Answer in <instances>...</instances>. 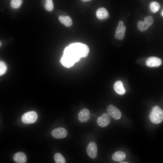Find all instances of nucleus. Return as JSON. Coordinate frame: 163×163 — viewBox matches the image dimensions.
Returning <instances> with one entry per match:
<instances>
[{
    "label": "nucleus",
    "mask_w": 163,
    "mask_h": 163,
    "mask_svg": "<svg viewBox=\"0 0 163 163\" xmlns=\"http://www.w3.org/2000/svg\"><path fill=\"white\" fill-rule=\"evenodd\" d=\"M89 51V48L86 44L80 43L72 44L64 50L60 62L63 66L69 68L81 58L86 57Z\"/></svg>",
    "instance_id": "f257e3e1"
},
{
    "label": "nucleus",
    "mask_w": 163,
    "mask_h": 163,
    "mask_svg": "<svg viewBox=\"0 0 163 163\" xmlns=\"http://www.w3.org/2000/svg\"><path fill=\"white\" fill-rule=\"evenodd\" d=\"M149 118L153 123L158 124L161 123L163 120V111L158 106H154L150 112Z\"/></svg>",
    "instance_id": "f03ea898"
},
{
    "label": "nucleus",
    "mask_w": 163,
    "mask_h": 163,
    "mask_svg": "<svg viewBox=\"0 0 163 163\" xmlns=\"http://www.w3.org/2000/svg\"><path fill=\"white\" fill-rule=\"evenodd\" d=\"M37 118L36 113L34 111H31L24 113L22 117L21 120L25 124L33 123L36 122Z\"/></svg>",
    "instance_id": "7ed1b4c3"
},
{
    "label": "nucleus",
    "mask_w": 163,
    "mask_h": 163,
    "mask_svg": "<svg viewBox=\"0 0 163 163\" xmlns=\"http://www.w3.org/2000/svg\"><path fill=\"white\" fill-rule=\"evenodd\" d=\"M107 111L109 115L115 120H119L121 117L122 114L120 110L113 105H109L107 107Z\"/></svg>",
    "instance_id": "20e7f679"
},
{
    "label": "nucleus",
    "mask_w": 163,
    "mask_h": 163,
    "mask_svg": "<svg viewBox=\"0 0 163 163\" xmlns=\"http://www.w3.org/2000/svg\"><path fill=\"white\" fill-rule=\"evenodd\" d=\"M126 30V27L123 22L122 21H120L115 30V38L119 40H123L124 37Z\"/></svg>",
    "instance_id": "39448f33"
},
{
    "label": "nucleus",
    "mask_w": 163,
    "mask_h": 163,
    "mask_svg": "<svg viewBox=\"0 0 163 163\" xmlns=\"http://www.w3.org/2000/svg\"><path fill=\"white\" fill-rule=\"evenodd\" d=\"M86 151L90 158L95 159L97 155V147L96 143L93 142H90L88 145Z\"/></svg>",
    "instance_id": "423d86ee"
},
{
    "label": "nucleus",
    "mask_w": 163,
    "mask_h": 163,
    "mask_svg": "<svg viewBox=\"0 0 163 163\" xmlns=\"http://www.w3.org/2000/svg\"><path fill=\"white\" fill-rule=\"evenodd\" d=\"M110 120V118L109 115L106 113H104L97 118V122L99 126L101 127H104L109 125Z\"/></svg>",
    "instance_id": "0eeeda50"
},
{
    "label": "nucleus",
    "mask_w": 163,
    "mask_h": 163,
    "mask_svg": "<svg viewBox=\"0 0 163 163\" xmlns=\"http://www.w3.org/2000/svg\"><path fill=\"white\" fill-rule=\"evenodd\" d=\"M78 117L81 122L82 123L87 122L91 118L90 113L87 109H83L79 112Z\"/></svg>",
    "instance_id": "6e6552de"
},
{
    "label": "nucleus",
    "mask_w": 163,
    "mask_h": 163,
    "mask_svg": "<svg viewBox=\"0 0 163 163\" xmlns=\"http://www.w3.org/2000/svg\"><path fill=\"white\" fill-rule=\"evenodd\" d=\"M51 134L54 138L61 139L65 138L67 136V132L64 128L59 127L53 130Z\"/></svg>",
    "instance_id": "1a4fd4ad"
},
{
    "label": "nucleus",
    "mask_w": 163,
    "mask_h": 163,
    "mask_svg": "<svg viewBox=\"0 0 163 163\" xmlns=\"http://www.w3.org/2000/svg\"><path fill=\"white\" fill-rule=\"evenodd\" d=\"M162 64L161 59L159 58L154 56L149 57L146 61V65L149 67L159 66Z\"/></svg>",
    "instance_id": "9d476101"
},
{
    "label": "nucleus",
    "mask_w": 163,
    "mask_h": 163,
    "mask_svg": "<svg viewBox=\"0 0 163 163\" xmlns=\"http://www.w3.org/2000/svg\"><path fill=\"white\" fill-rule=\"evenodd\" d=\"M96 14L97 17L98 19L104 20L108 17L109 14L105 8L101 7L97 9L96 11Z\"/></svg>",
    "instance_id": "9b49d317"
},
{
    "label": "nucleus",
    "mask_w": 163,
    "mask_h": 163,
    "mask_svg": "<svg viewBox=\"0 0 163 163\" xmlns=\"http://www.w3.org/2000/svg\"><path fill=\"white\" fill-rule=\"evenodd\" d=\"M113 88L115 92L119 94L123 95L126 92L122 82L121 81H117L114 85Z\"/></svg>",
    "instance_id": "f8f14e48"
},
{
    "label": "nucleus",
    "mask_w": 163,
    "mask_h": 163,
    "mask_svg": "<svg viewBox=\"0 0 163 163\" xmlns=\"http://www.w3.org/2000/svg\"><path fill=\"white\" fill-rule=\"evenodd\" d=\"M13 159L16 163H24L26 161L27 158L24 153L19 152L15 154L13 157Z\"/></svg>",
    "instance_id": "ddd939ff"
},
{
    "label": "nucleus",
    "mask_w": 163,
    "mask_h": 163,
    "mask_svg": "<svg viewBox=\"0 0 163 163\" xmlns=\"http://www.w3.org/2000/svg\"><path fill=\"white\" fill-rule=\"evenodd\" d=\"M126 156V154L124 152L121 151H118L113 153L112 158L114 161H120L124 160Z\"/></svg>",
    "instance_id": "4468645a"
},
{
    "label": "nucleus",
    "mask_w": 163,
    "mask_h": 163,
    "mask_svg": "<svg viewBox=\"0 0 163 163\" xmlns=\"http://www.w3.org/2000/svg\"><path fill=\"white\" fill-rule=\"evenodd\" d=\"M59 19L62 24L66 27H69L72 24V19L68 16L60 15L59 17Z\"/></svg>",
    "instance_id": "2eb2a0df"
},
{
    "label": "nucleus",
    "mask_w": 163,
    "mask_h": 163,
    "mask_svg": "<svg viewBox=\"0 0 163 163\" xmlns=\"http://www.w3.org/2000/svg\"><path fill=\"white\" fill-rule=\"evenodd\" d=\"M160 7L159 4L156 1H152L149 4L150 9L153 13L158 12L160 9Z\"/></svg>",
    "instance_id": "dca6fc26"
},
{
    "label": "nucleus",
    "mask_w": 163,
    "mask_h": 163,
    "mask_svg": "<svg viewBox=\"0 0 163 163\" xmlns=\"http://www.w3.org/2000/svg\"><path fill=\"white\" fill-rule=\"evenodd\" d=\"M54 159L56 163H66V160L64 157L59 153H56L54 155Z\"/></svg>",
    "instance_id": "f3484780"
},
{
    "label": "nucleus",
    "mask_w": 163,
    "mask_h": 163,
    "mask_svg": "<svg viewBox=\"0 0 163 163\" xmlns=\"http://www.w3.org/2000/svg\"><path fill=\"white\" fill-rule=\"evenodd\" d=\"M137 27L139 30L144 32L147 30L149 27L144 21H139L137 24Z\"/></svg>",
    "instance_id": "a211bd4d"
},
{
    "label": "nucleus",
    "mask_w": 163,
    "mask_h": 163,
    "mask_svg": "<svg viewBox=\"0 0 163 163\" xmlns=\"http://www.w3.org/2000/svg\"><path fill=\"white\" fill-rule=\"evenodd\" d=\"M23 0H11L10 5L14 9H17L20 7L22 3Z\"/></svg>",
    "instance_id": "6ab92c4d"
},
{
    "label": "nucleus",
    "mask_w": 163,
    "mask_h": 163,
    "mask_svg": "<svg viewBox=\"0 0 163 163\" xmlns=\"http://www.w3.org/2000/svg\"><path fill=\"white\" fill-rule=\"evenodd\" d=\"M53 7L52 0H45L44 8L46 11H53Z\"/></svg>",
    "instance_id": "aec40b11"
},
{
    "label": "nucleus",
    "mask_w": 163,
    "mask_h": 163,
    "mask_svg": "<svg viewBox=\"0 0 163 163\" xmlns=\"http://www.w3.org/2000/svg\"><path fill=\"white\" fill-rule=\"evenodd\" d=\"M154 20L153 18L151 16H147L144 19V22L149 27L153 24Z\"/></svg>",
    "instance_id": "412c9836"
},
{
    "label": "nucleus",
    "mask_w": 163,
    "mask_h": 163,
    "mask_svg": "<svg viewBox=\"0 0 163 163\" xmlns=\"http://www.w3.org/2000/svg\"><path fill=\"white\" fill-rule=\"evenodd\" d=\"M7 69L6 64L4 62L0 61V76L3 75L5 73Z\"/></svg>",
    "instance_id": "4be33fe9"
},
{
    "label": "nucleus",
    "mask_w": 163,
    "mask_h": 163,
    "mask_svg": "<svg viewBox=\"0 0 163 163\" xmlns=\"http://www.w3.org/2000/svg\"><path fill=\"white\" fill-rule=\"evenodd\" d=\"M82 2H87L90 1L92 0H81Z\"/></svg>",
    "instance_id": "5701e85b"
},
{
    "label": "nucleus",
    "mask_w": 163,
    "mask_h": 163,
    "mask_svg": "<svg viewBox=\"0 0 163 163\" xmlns=\"http://www.w3.org/2000/svg\"><path fill=\"white\" fill-rule=\"evenodd\" d=\"M120 163H128V162H120Z\"/></svg>",
    "instance_id": "b1692460"
},
{
    "label": "nucleus",
    "mask_w": 163,
    "mask_h": 163,
    "mask_svg": "<svg viewBox=\"0 0 163 163\" xmlns=\"http://www.w3.org/2000/svg\"><path fill=\"white\" fill-rule=\"evenodd\" d=\"M163 10H162V11H161V16H163Z\"/></svg>",
    "instance_id": "393cba45"
},
{
    "label": "nucleus",
    "mask_w": 163,
    "mask_h": 163,
    "mask_svg": "<svg viewBox=\"0 0 163 163\" xmlns=\"http://www.w3.org/2000/svg\"><path fill=\"white\" fill-rule=\"evenodd\" d=\"M2 45V43L0 41V47Z\"/></svg>",
    "instance_id": "a878e982"
}]
</instances>
